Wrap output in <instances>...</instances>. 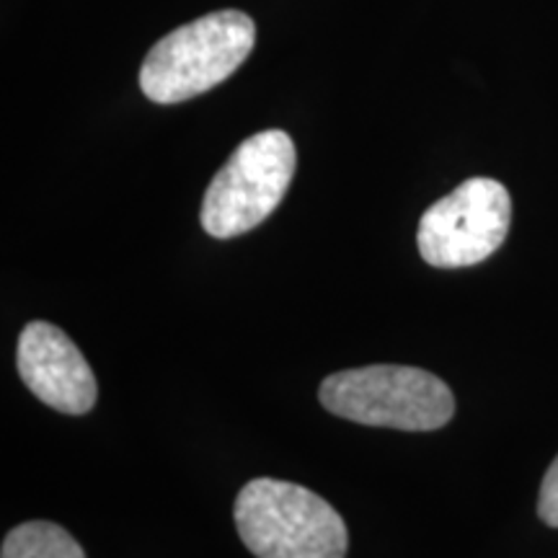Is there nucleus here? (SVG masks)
I'll list each match as a JSON object with an SVG mask.
<instances>
[{"instance_id":"4","label":"nucleus","mask_w":558,"mask_h":558,"mask_svg":"<svg viewBox=\"0 0 558 558\" xmlns=\"http://www.w3.org/2000/svg\"><path fill=\"white\" fill-rule=\"evenodd\" d=\"M298 153L288 132L264 130L243 140L209 181L202 228L213 239H235L269 218L295 177Z\"/></svg>"},{"instance_id":"3","label":"nucleus","mask_w":558,"mask_h":558,"mask_svg":"<svg viewBox=\"0 0 558 558\" xmlns=\"http://www.w3.org/2000/svg\"><path fill=\"white\" fill-rule=\"evenodd\" d=\"M318 396L326 411L365 427L432 432L456 414L445 380L407 365L341 369L320 383Z\"/></svg>"},{"instance_id":"7","label":"nucleus","mask_w":558,"mask_h":558,"mask_svg":"<svg viewBox=\"0 0 558 558\" xmlns=\"http://www.w3.org/2000/svg\"><path fill=\"white\" fill-rule=\"evenodd\" d=\"M0 558H86L78 541L54 522H21L5 535Z\"/></svg>"},{"instance_id":"6","label":"nucleus","mask_w":558,"mask_h":558,"mask_svg":"<svg viewBox=\"0 0 558 558\" xmlns=\"http://www.w3.org/2000/svg\"><path fill=\"white\" fill-rule=\"evenodd\" d=\"M16 367L24 386L60 414L81 416L96 407L94 369L73 339L50 320H32L21 331Z\"/></svg>"},{"instance_id":"8","label":"nucleus","mask_w":558,"mask_h":558,"mask_svg":"<svg viewBox=\"0 0 558 558\" xmlns=\"http://www.w3.org/2000/svg\"><path fill=\"white\" fill-rule=\"evenodd\" d=\"M538 514L546 525L558 527V456L554 463H550L546 476H543L541 497H538Z\"/></svg>"},{"instance_id":"2","label":"nucleus","mask_w":558,"mask_h":558,"mask_svg":"<svg viewBox=\"0 0 558 558\" xmlns=\"http://www.w3.org/2000/svg\"><path fill=\"white\" fill-rule=\"evenodd\" d=\"M235 527L256 558H344L349 533L341 514L311 488L254 478L235 499Z\"/></svg>"},{"instance_id":"1","label":"nucleus","mask_w":558,"mask_h":558,"mask_svg":"<svg viewBox=\"0 0 558 558\" xmlns=\"http://www.w3.org/2000/svg\"><path fill=\"white\" fill-rule=\"evenodd\" d=\"M256 45V24L243 11H215L179 26L150 47L140 88L156 104H181L220 86Z\"/></svg>"},{"instance_id":"5","label":"nucleus","mask_w":558,"mask_h":558,"mask_svg":"<svg viewBox=\"0 0 558 558\" xmlns=\"http://www.w3.org/2000/svg\"><path fill=\"white\" fill-rule=\"evenodd\" d=\"M512 222V199L505 184L476 177L435 202L418 220V254L437 269H460L486 262L505 243Z\"/></svg>"}]
</instances>
